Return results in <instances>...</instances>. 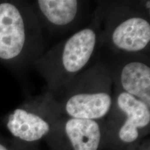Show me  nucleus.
Returning <instances> with one entry per match:
<instances>
[{
    "mask_svg": "<svg viewBox=\"0 0 150 150\" xmlns=\"http://www.w3.org/2000/svg\"><path fill=\"white\" fill-rule=\"evenodd\" d=\"M101 15L99 7L91 22L45 52L35 62L47 85V93L59 97L79 74L88 67L101 48Z\"/></svg>",
    "mask_w": 150,
    "mask_h": 150,
    "instance_id": "1",
    "label": "nucleus"
},
{
    "mask_svg": "<svg viewBox=\"0 0 150 150\" xmlns=\"http://www.w3.org/2000/svg\"><path fill=\"white\" fill-rule=\"evenodd\" d=\"M58 101L61 114L77 119L99 120L111 111L114 86L110 74L101 63L83 71L67 86Z\"/></svg>",
    "mask_w": 150,
    "mask_h": 150,
    "instance_id": "2",
    "label": "nucleus"
},
{
    "mask_svg": "<svg viewBox=\"0 0 150 150\" xmlns=\"http://www.w3.org/2000/svg\"><path fill=\"white\" fill-rule=\"evenodd\" d=\"M101 47L113 53L146 54L149 50V16L134 4L101 3Z\"/></svg>",
    "mask_w": 150,
    "mask_h": 150,
    "instance_id": "3",
    "label": "nucleus"
},
{
    "mask_svg": "<svg viewBox=\"0 0 150 150\" xmlns=\"http://www.w3.org/2000/svg\"><path fill=\"white\" fill-rule=\"evenodd\" d=\"M102 63L111 76L114 89L136 97L150 107V65L146 54L113 53L108 51Z\"/></svg>",
    "mask_w": 150,
    "mask_h": 150,
    "instance_id": "4",
    "label": "nucleus"
},
{
    "mask_svg": "<svg viewBox=\"0 0 150 150\" xmlns=\"http://www.w3.org/2000/svg\"><path fill=\"white\" fill-rule=\"evenodd\" d=\"M32 110L17 108L8 116L7 128L13 136L26 142H36L51 131V119L61 114L58 101L47 92L35 102Z\"/></svg>",
    "mask_w": 150,
    "mask_h": 150,
    "instance_id": "5",
    "label": "nucleus"
},
{
    "mask_svg": "<svg viewBox=\"0 0 150 150\" xmlns=\"http://www.w3.org/2000/svg\"><path fill=\"white\" fill-rule=\"evenodd\" d=\"M42 31L39 21L27 25L24 14L12 3L0 4V59H16L23 53L30 33Z\"/></svg>",
    "mask_w": 150,
    "mask_h": 150,
    "instance_id": "6",
    "label": "nucleus"
},
{
    "mask_svg": "<svg viewBox=\"0 0 150 150\" xmlns=\"http://www.w3.org/2000/svg\"><path fill=\"white\" fill-rule=\"evenodd\" d=\"M35 16L42 29L60 33L74 29L87 16L86 2L78 0H38Z\"/></svg>",
    "mask_w": 150,
    "mask_h": 150,
    "instance_id": "7",
    "label": "nucleus"
},
{
    "mask_svg": "<svg viewBox=\"0 0 150 150\" xmlns=\"http://www.w3.org/2000/svg\"><path fill=\"white\" fill-rule=\"evenodd\" d=\"M111 111L124 118L117 133L118 138L123 143L136 141L139 138L140 131L149 126V106L125 92L114 89Z\"/></svg>",
    "mask_w": 150,
    "mask_h": 150,
    "instance_id": "8",
    "label": "nucleus"
},
{
    "mask_svg": "<svg viewBox=\"0 0 150 150\" xmlns=\"http://www.w3.org/2000/svg\"><path fill=\"white\" fill-rule=\"evenodd\" d=\"M63 129L72 150L99 149L102 131L98 121L67 117Z\"/></svg>",
    "mask_w": 150,
    "mask_h": 150,
    "instance_id": "9",
    "label": "nucleus"
},
{
    "mask_svg": "<svg viewBox=\"0 0 150 150\" xmlns=\"http://www.w3.org/2000/svg\"><path fill=\"white\" fill-rule=\"evenodd\" d=\"M0 150H8V149H7V148L5 147L4 146L1 145V144H0Z\"/></svg>",
    "mask_w": 150,
    "mask_h": 150,
    "instance_id": "10",
    "label": "nucleus"
}]
</instances>
